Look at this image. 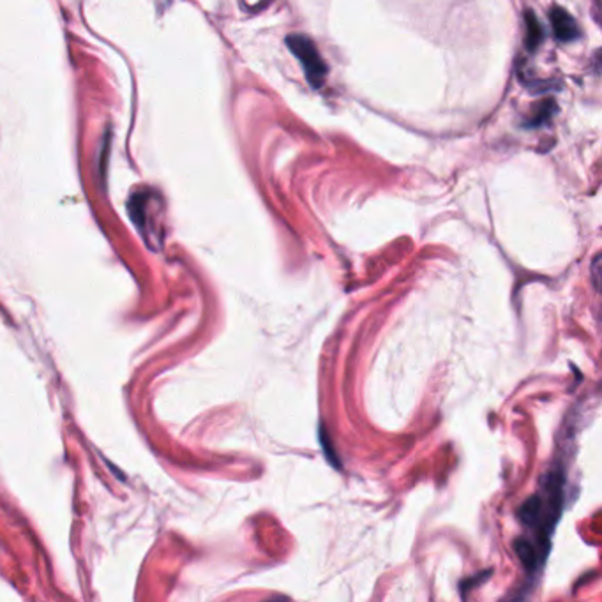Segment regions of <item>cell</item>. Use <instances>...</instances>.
I'll return each mask as SVG.
<instances>
[{"instance_id": "cell-1", "label": "cell", "mask_w": 602, "mask_h": 602, "mask_svg": "<svg viewBox=\"0 0 602 602\" xmlns=\"http://www.w3.org/2000/svg\"><path fill=\"white\" fill-rule=\"evenodd\" d=\"M286 45L290 48V52L299 59L301 66L304 68L306 78L309 82V86L313 88H320L324 86L329 68L324 62L318 48L315 46V43L302 36V34H292L286 37Z\"/></svg>"}, {"instance_id": "cell-2", "label": "cell", "mask_w": 602, "mask_h": 602, "mask_svg": "<svg viewBox=\"0 0 602 602\" xmlns=\"http://www.w3.org/2000/svg\"><path fill=\"white\" fill-rule=\"evenodd\" d=\"M551 23L553 30L558 41L562 43H571L580 37V27L576 20L564 9V7H553L551 9Z\"/></svg>"}, {"instance_id": "cell-3", "label": "cell", "mask_w": 602, "mask_h": 602, "mask_svg": "<svg viewBox=\"0 0 602 602\" xmlns=\"http://www.w3.org/2000/svg\"><path fill=\"white\" fill-rule=\"evenodd\" d=\"M544 39V29L533 12H526V45L530 50H535Z\"/></svg>"}, {"instance_id": "cell-4", "label": "cell", "mask_w": 602, "mask_h": 602, "mask_svg": "<svg viewBox=\"0 0 602 602\" xmlns=\"http://www.w3.org/2000/svg\"><path fill=\"white\" fill-rule=\"evenodd\" d=\"M557 111V106H555V103L553 101H546V103H542L540 106H539V111L535 113V117H532V126H540V124H544L546 120H549L551 119V115Z\"/></svg>"}]
</instances>
